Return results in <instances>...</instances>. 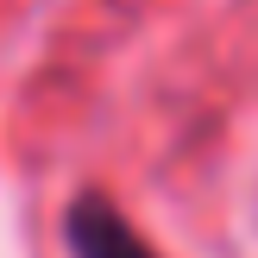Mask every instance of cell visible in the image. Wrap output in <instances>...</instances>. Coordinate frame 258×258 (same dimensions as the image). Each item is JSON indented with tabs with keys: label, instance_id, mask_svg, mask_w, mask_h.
Listing matches in <instances>:
<instances>
[{
	"label": "cell",
	"instance_id": "obj_1",
	"mask_svg": "<svg viewBox=\"0 0 258 258\" xmlns=\"http://www.w3.org/2000/svg\"><path fill=\"white\" fill-rule=\"evenodd\" d=\"M70 252L76 258H158L133 233V221L113 202H101V196H82L70 208Z\"/></svg>",
	"mask_w": 258,
	"mask_h": 258
}]
</instances>
